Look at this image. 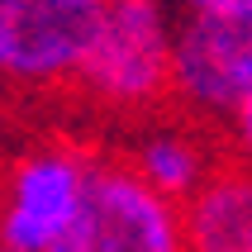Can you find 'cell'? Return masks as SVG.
<instances>
[{
    "label": "cell",
    "mask_w": 252,
    "mask_h": 252,
    "mask_svg": "<svg viewBox=\"0 0 252 252\" xmlns=\"http://www.w3.org/2000/svg\"><path fill=\"white\" fill-rule=\"evenodd\" d=\"M186 14H248L252 19V0H176Z\"/></svg>",
    "instance_id": "cell-9"
},
{
    "label": "cell",
    "mask_w": 252,
    "mask_h": 252,
    "mask_svg": "<svg viewBox=\"0 0 252 252\" xmlns=\"http://www.w3.org/2000/svg\"><path fill=\"white\" fill-rule=\"evenodd\" d=\"M228 148L252 157V91L243 95V105L233 110V119H228Z\"/></svg>",
    "instance_id": "cell-8"
},
{
    "label": "cell",
    "mask_w": 252,
    "mask_h": 252,
    "mask_svg": "<svg viewBox=\"0 0 252 252\" xmlns=\"http://www.w3.org/2000/svg\"><path fill=\"white\" fill-rule=\"evenodd\" d=\"M128 157V167L143 181L162 190L167 200H190L195 186L214 171V162L228 153V133L214 124H200L181 110H167L162 119H148L143 128H128L114 143Z\"/></svg>",
    "instance_id": "cell-6"
},
{
    "label": "cell",
    "mask_w": 252,
    "mask_h": 252,
    "mask_svg": "<svg viewBox=\"0 0 252 252\" xmlns=\"http://www.w3.org/2000/svg\"><path fill=\"white\" fill-rule=\"evenodd\" d=\"M105 0H0V114L33 119L57 110L86 62Z\"/></svg>",
    "instance_id": "cell-2"
},
{
    "label": "cell",
    "mask_w": 252,
    "mask_h": 252,
    "mask_svg": "<svg viewBox=\"0 0 252 252\" xmlns=\"http://www.w3.org/2000/svg\"><path fill=\"white\" fill-rule=\"evenodd\" d=\"M252 91V19L186 14L171 33V100L176 110L228 133V119Z\"/></svg>",
    "instance_id": "cell-5"
},
{
    "label": "cell",
    "mask_w": 252,
    "mask_h": 252,
    "mask_svg": "<svg viewBox=\"0 0 252 252\" xmlns=\"http://www.w3.org/2000/svg\"><path fill=\"white\" fill-rule=\"evenodd\" d=\"M171 33L162 0H105L86 62L67 91V128H143L176 110L171 100Z\"/></svg>",
    "instance_id": "cell-1"
},
{
    "label": "cell",
    "mask_w": 252,
    "mask_h": 252,
    "mask_svg": "<svg viewBox=\"0 0 252 252\" xmlns=\"http://www.w3.org/2000/svg\"><path fill=\"white\" fill-rule=\"evenodd\" d=\"M186 252H252V157L228 148L214 171L181 200Z\"/></svg>",
    "instance_id": "cell-7"
},
{
    "label": "cell",
    "mask_w": 252,
    "mask_h": 252,
    "mask_svg": "<svg viewBox=\"0 0 252 252\" xmlns=\"http://www.w3.org/2000/svg\"><path fill=\"white\" fill-rule=\"evenodd\" d=\"M95 133L38 128L0 157V243L14 252H48L71 228L86 195V176L100 153Z\"/></svg>",
    "instance_id": "cell-3"
},
{
    "label": "cell",
    "mask_w": 252,
    "mask_h": 252,
    "mask_svg": "<svg viewBox=\"0 0 252 252\" xmlns=\"http://www.w3.org/2000/svg\"><path fill=\"white\" fill-rule=\"evenodd\" d=\"M0 252H14V248H5V243H0Z\"/></svg>",
    "instance_id": "cell-10"
},
{
    "label": "cell",
    "mask_w": 252,
    "mask_h": 252,
    "mask_svg": "<svg viewBox=\"0 0 252 252\" xmlns=\"http://www.w3.org/2000/svg\"><path fill=\"white\" fill-rule=\"evenodd\" d=\"M48 252H186L181 205L153 190L119 148L100 143L81 210Z\"/></svg>",
    "instance_id": "cell-4"
}]
</instances>
